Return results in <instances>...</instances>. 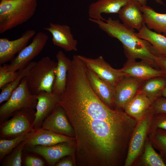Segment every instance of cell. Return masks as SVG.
<instances>
[{"label":"cell","instance_id":"9a60e30c","mask_svg":"<svg viewBox=\"0 0 166 166\" xmlns=\"http://www.w3.org/2000/svg\"><path fill=\"white\" fill-rule=\"evenodd\" d=\"M31 109H24L15 112L17 113L15 116L2 125L1 135L3 137L17 136L34 130L26 116Z\"/></svg>","mask_w":166,"mask_h":166},{"label":"cell","instance_id":"e575fe53","mask_svg":"<svg viewBox=\"0 0 166 166\" xmlns=\"http://www.w3.org/2000/svg\"><path fill=\"white\" fill-rule=\"evenodd\" d=\"M155 60L157 68L164 72L166 78V57L155 56Z\"/></svg>","mask_w":166,"mask_h":166},{"label":"cell","instance_id":"836d02e7","mask_svg":"<svg viewBox=\"0 0 166 166\" xmlns=\"http://www.w3.org/2000/svg\"><path fill=\"white\" fill-rule=\"evenodd\" d=\"M44 164L42 160L34 156H27L25 161V164L26 166H43Z\"/></svg>","mask_w":166,"mask_h":166},{"label":"cell","instance_id":"7a4b0ae2","mask_svg":"<svg viewBox=\"0 0 166 166\" xmlns=\"http://www.w3.org/2000/svg\"><path fill=\"white\" fill-rule=\"evenodd\" d=\"M110 37L116 38L122 45L125 55L128 60L140 59L157 68L152 45L147 41L140 38L135 30L120 22L118 20L109 17L105 21L89 18Z\"/></svg>","mask_w":166,"mask_h":166},{"label":"cell","instance_id":"44dd1931","mask_svg":"<svg viewBox=\"0 0 166 166\" xmlns=\"http://www.w3.org/2000/svg\"><path fill=\"white\" fill-rule=\"evenodd\" d=\"M56 57L57 65L55 71L52 92L60 95L65 88L67 72L71 64V60L61 51L58 52Z\"/></svg>","mask_w":166,"mask_h":166},{"label":"cell","instance_id":"3957f363","mask_svg":"<svg viewBox=\"0 0 166 166\" xmlns=\"http://www.w3.org/2000/svg\"><path fill=\"white\" fill-rule=\"evenodd\" d=\"M37 0H2L0 2V33L28 21L35 14Z\"/></svg>","mask_w":166,"mask_h":166},{"label":"cell","instance_id":"f546056e","mask_svg":"<svg viewBox=\"0 0 166 166\" xmlns=\"http://www.w3.org/2000/svg\"><path fill=\"white\" fill-rule=\"evenodd\" d=\"M29 138L23 141L17 146L14 151L6 159L4 164V165L8 166L21 165L22 150L24 147L26 145Z\"/></svg>","mask_w":166,"mask_h":166},{"label":"cell","instance_id":"f1b7e54d","mask_svg":"<svg viewBox=\"0 0 166 166\" xmlns=\"http://www.w3.org/2000/svg\"><path fill=\"white\" fill-rule=\"evenodd\" d=\"M35 130L19 135L10 140H0V159L2 160L9 154L14 148L23 141L30 137L34 133Z\"/></svg>","mask_w":166,"mask_h":166},{"label":"cell","instance_id":"1f68e13d","mask_svg":"<svg viewBox=\"0 0 166 166\" xmlns=\"http://www.w3.org/2000/svg\"><path fill=\"white\" fill-rule=\"evenodd\" d=\"M150 128H160L166 130V113L154 114L151 123Z\"/></svg>","mask_w":166,"mask_h":166},{"label":"cell","instance_id":"d6a6232c","mask_svg":"<svg viewBox=\"0 0 166 166\" xmlns=\"http://www.w3.org/2000/svg\"><path fill=\"white\" fill-rule=\"evenodd\" d=\"M153 114L166 113V97H160L152 103L150 108Z\"/></svg>","mask_w":166,"mask_h":166},{"label":"cell","instance_id":"2e32d148","mask_svg":"<svg viewBox=\"0 0 166 166\" xmlns=\"http://www.w3.org/2000/svg\"><path fill=\"white\" fill-rule=\"evenodd\" d=\"M44 29L51 34L52 42L55 45L67 52L77 50V41L74 39L68 26L51 22Z\"/></svg>","mask_w":166,"mask_h":166},{"label":"cell","instance_id":"4316f807","mask_svg":"<svg viewBox=\"0 0 166 166\" xmlns=\"http://www.w3.org/2000/svg\"><path fill=\"white\" fill-rule=\"evenodd\" d=\"M145 143L140 164L145 166H166L161 156L155 150L148 138Z\"/></svg>","mask_w":166,"mask_h":166},{"label":"cell","instance_id":"277c9868","mask_svg":"<svg viewBox=\"0 0 166 166\" xmlns=\"http://www.w3.org/2000/svg\"><path fill=\"white\" fill-rule=\"evenodd\" d=\"M57 62L48 57L36 62L25 76L31 93L36 95L43 91L51 92Z\"/></svg>","mask_w":166,"mask_h":166},{"label":"cell","instance_id":"603a6c76","mask_svg":"<svg viewBox=\"0 0 166 166\" xmlns=\"http://www.w3.org/2000/svg\"><path fill=\"white\" fill-rule=\"evenodd\" d=\"M136 35L146 40L152 45L153 54L155 56L166 57V37L149 29L145 25Z\"/></svg>","mask_w":166,"mask_h":166},{"label":"cell","instance_id":"f35d334b","mask_svg":"<svg viewBox=\"0 0 166 166\" xmlns=\"http://www.w3.org/2000/svg\"><path fill=\"white\" fill-rule=\"evenodd\" d=\"M1 0H0V1H1Z\"/></svg>","mask_w":166,"mask_h":166},{"label":"cell","instance_id":"cb8c5ba5","mask_svg":"<svg viewBox=\"0 0 166 166\" xmlns=\"http://www.w3.org/2000/svg\"><path fill=\"white\" fill-rule=\"evenodd\" d=\"M141 10L147 28L166 37V14L157 13L146 5H142Z\"/></svg>","mask_w":166,"mask_h":166},{"label":"cell","instance_id":"ac0fdd59","mask_svg":"<svg viewBox=\"0 0 166 166\" xmlns=\"http://www.w3.org/2000/svg\"><path fill=\"white\" fill-rule=\"evenodd\" d=\"M86 74L89 82L95 94L105 104L113 109L115 87L101 79L87 67Z\"/></svg>","mask_w":166,"mask_h":166},{"label":"cell","instance_id":"30bf717a","mask_svg":"<svg viewBox=\"0 0 166 166\" xmlns=\"http://www.w3.org/2000/svg\"><path fill=\"white\" fill-rule=\"evenodd\" d=\"M144 81L131 77L124 76L115 87L114 105L116 109H123L137 94Z\"/></svg>","mask_w":166,"mask_h":166},{"label":"cell","instance_id":"8fae6325","mask_svg":"<svg viewBox=\"0 0 166 166\" xmlns=\"http://www.w3.org/2000/svg\"><path fill=\"white\" fill-rule=\"evenodd\" d=\"M37 103L32 127L38 129L45 119L60 105V96L53 92H42L36 95Z\"/></svg>","mask_w":166,"mask_h":166},{"label":"cell","instance_id":"5b68a950","mask_svg":"<svg viewBox=\"0 0 166 166\" xmlns=\"http://www.w3.org/2000/svg\"><path fill=\"white\" fill-rule=\"evenodd\" d=\"M36 95L32 94L28 86L25 77L13 92L9 99L0 107L1 120L8 117L22 109L36 108L37 103Z\"/></svg>","mask_w":166,"mask_h":166},{"label":"cell","instance_id":"ffe728a7","mask_svg":"<svg viewBox=\"0 0 166 166\" xmlns=\"http://www.w3.org/2000/svg\"><path fill=\"white\" fill-rule=\"evenodd\" d=\"M130 0H98L89 6V18L105 21L101 14L118 13Z\"/></svg>","mask_w":166,"mask_h":166},{"label":"cell","instance_id":"4dcf8cb0","mask_svg":"<svg viewBox=\"0 0 166 166\" xmlns=\"http://www.w3.org/2000/svg\"><path fill=\"white\" fill-rule=\"evenodd\" d=\"M8 65L3 64L0 66V89L15 79L19 75V72L10 71L8 70Z\"/></svg>","mask_w":166,"mask_h":166},{"label":"cell","instance_id":"7c38bea8","mask_svg":"<svg viewBox=\"0 0 166 166\" xmlns=\"http://www.w3.org/2000/svg\"><path fill=\"white\" fill-rule=\"evenodd\" d=\"M41 128L74 137L73 129L64 109L59 105L43 121Z\"/></svg>","mask_w":166,"mask_h":166},{"label":"cell","instance_id":"52a82bcc","mask_svg":"<svg viewBox=\"0 0 166 166\" xmlns=\"http://www.w3.org/2000/svg\"><path fill=\"white\" fill-rule=\"evenodd\" d=\"M48 39L47 34L42 32L37 33L31 42L23 49L8 64V70L16 71L22 69L42 51Z\"/></svg>","mask_w":166,"mask_h":166},{"label":"cell","instance_id":"e0dca14e","mask_svg":"<svg viewBox=\"0 0 166 166\" xmlns=\"http://www.w3.org/2000/svg\"><path fill=\"white\" fill-rule=\"evenodd\" d=\"M142 6L137 0H130L118 13L123 23L130 28L140 30L145 25Z\"/></svg>","mask_w":166,"mask_h":166},{"label":"cell","instance_id":"d6986e66","mask_svg":"<svg viewBox=\"0 0 166 166\" xmlns=\"http://www.w3.org/2000/svg\"><path fill=\"white\" fill-rule=\"evenodd\" d=\"M75 141L74 137L58 134L40 128L35 130L33 134L28 139L26 145L30 147L36 145L50 146L63 142Z\"/></svg>","mask_w":166,"mask_h":166},{"label":"cell","instance_id":"9c48e42d","mask_svg":"<svg viewBox=\"0 0 166 166\" xmlns=\"http://www.w3.org/2000/svg\"><path fill=\"white\" fill-rule=\"evenodd\" d=\"M30 147L32 152L42 156L50 165H55L61 159L67 156L73 157L76 163L75 141L50 146L36 145Z\"/></svg>","mask_w":166,"mask_h":166},{"label":"cell","instance_id":"5bb4252c","mask_svg":"<svg viewBox=\"0 0 166 166\" xmlns=\"http://www.w3.org/2000/svg\"><path fill=\"white\" fill-rule=\"evenodd\" d=\"M36 34L33 30H26L19 38L10 40L5 38L0 39V65L12 60L15 55L26 47Z\"/></svg>","mask_w":166,"mask_h":166},{"label":"cell","instance_id":"484cf974","mask_svg":"<svg viewBox=\"0 0 166 166\" xmlns=\"http://www.w3.org/2000/svg\"><path fill=\"white\" fill-rule=\"evenodd\" d=\"M148 138L159 154L166 165V130L150 128Z\"/></svg>","mask_w":166,"mask_h":166},{"label":"cell","instance_id":"d4e9b609","mask_svg":"<svg viewBox=\"0 0 166 166\" xmlns=\"http://www.w3.org/2000/svg\"><path fill=\"white\" fill-rule=\"evenodd\" d=\"M165 87V77H155L145 81L141 85L138 93L145 94L153 102L160 97V92Z\"/></svg>","mask_w":166,"mask_h":166},{"label":"cell","instance_id":"8d00e7d4","mask_svg":"<svg viewBox=\"0 0 166 166\" xmlns=\"http://www.w3.org/2000/svg\"><path fill=\"white\" fill-rule=\"evenodd\" d=\"M139 2L142 5H146L147 4V0H136ZM156 2L160 4L165 6L162 0H155Z\"/></svg>","mask_w":166,"mask_h":166},{"label":"cell","instance_id":"74e56055","mask_svg":"<svg viewBox=\"0 0 166 166\" xmlns=\"http://www.w3.org/2000/svg\"><path fill=\"white\" fill-rule=\"evenodd\" d=\"M160 96L166 97V87L160 92Z\"/></svg>","mask_w":166,"mask_h":166},{"label":"cell","instance_id":"d590c367","mask_svg":"<svg viewBox=\"0 0 166 166\" xmlns=\"http://www.w3.org/2000/svg\"><path fill=\"white\" fill-rule=\"evenodd\" d=\"M76 165L74 159L71 158H66L59 162L55 165L56 166H73Z\"/></svg>","mask_w":166,"mask_h":166},{"label":"cell","instance_id":"4fadbf2b","mask_svg":"<svg viewBox=\"0 0 166 166\" xmlns=\"http://www.w3.org/2000/svg\"><path fill=\"white\" fill-rule=\"evenodd\" d=\"M124 76L133 77L145 81L157 77H165L164 72L155 68L143 60H127L122 68L120 69Z\"/></svg>","mask_w":166,"mask_h":166},{"label":"cell","instance_id":"8992f818","mask_svg":"<svg viewBox=\"0 0 166 166\" xmlns=\"http://www.w3.org/2000/svg\"><path fill=\"white\" fill-rule=\"evenodd\" d=\"M153 114L149 109L138 121L130 140L125 166H131L141 153L147 138Z\"/></svg>","mask_w":166,"mask_h":166},{"label":"cell","instance_id":"83f0119b","mask_svg":"<svg viewBox=\"0 0 166 166\" xmlns=\"http://www.w3.org/2000/svg\"><path fill=\"white\" fill-rule=\"evenodd\" d=\"M36 62L32 61L25 68L18 70L19 75L14 80L3 87L0 94V103L7 101L13 92L19 85L22 79L24 77L29 71L35 64Z\"/></svg>","mask_w":166,"mask_h":166},{"label":"cell","instance_id":"6da1fadb","mask_svg":"<svg viewBox=\"0 0 166 166\" xmlns=\"http://www.w3.org/2000/svg\"><path fill=\"white\" fill-rule=\"evenodd\" d=\"M60 97L75 133L76 165H120L138 121L105 104L85 75L69 81Z\"/></svg>","mask_w":166,"mask_h":166},{"label":"cell","instance_id":"ba28073f","mask_svg":"<svg viewBox=\"0 0 166 166\" xmlns=\"http://www.w3.org/2000/svg\"><path fill=\"white\" fill-rule=\"evenodd\" d=\"M86 67L93 71L99 78L112 86L115 87L124 76L120 69L113 68L103 56L95 58L77 55Z\"/></svg>","mask_w":166,"mask_h":166},{"label":"cell","instance_id":"7402d4cb","mask_svg":"<svg viewBox=\"0 0 166 166\" xmlns=\"http://www.w3.org/2000/svg\"><path fill=\"white\" fill-rule=\"evenodd\" d=\"M153 102L145 94L138 93L123 109L126 114L138 121L149 109Z\"/></svg>","mask_w":166,"mask_h":166}]
</instances>
